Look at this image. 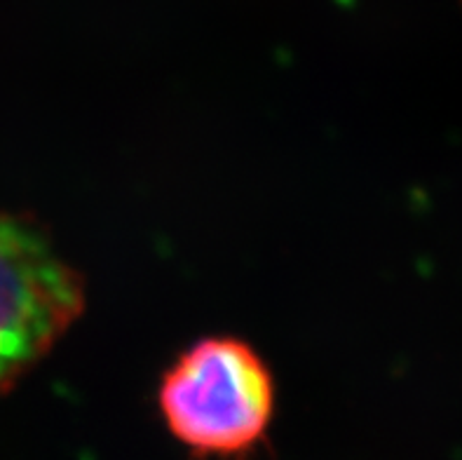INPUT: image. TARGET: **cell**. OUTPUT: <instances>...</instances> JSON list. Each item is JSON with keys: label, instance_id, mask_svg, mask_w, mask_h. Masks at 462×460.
<instances>
[{"label": "cell", "instance_id": "1", "mask_svg": "<svg viewBox=\"0 0 462 460\" xmlns=\"http://www.w3.org/2000/svg\"><path fill=\"white\" fill-rule=\"evenodd\" d=\"M164 426L195 455H242L265 437L275 414L268 364L233 336L198 341L167 369L158 390Z\"/></svg>", "mask_w": 462, "mask_h": 460}, {"label": "cell", "instance_id": "2", "mask_svg": "<svg viewBox=\"0 0 462 460\" xmlns=\"http://www.w3.org/2000/svg\"><path fill=\"white\" fill-rule=\"evenodd\" d=\"M85 308L76 268L41 228L0 214V395L52 350Z\"/></svg>", "mask_w": 462, "mask_h": 460}]
</instances>
